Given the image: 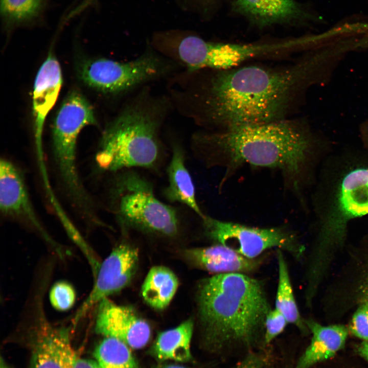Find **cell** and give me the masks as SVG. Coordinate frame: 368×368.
<instances>
[{
	"instance_id": "obj_13",
	"label": "cell",
	"mask_w": 368,
	"mask_h": 368,
	"mask_svg": "<svg viewBox=\"0 0 368 368\" xmlns=\"http://www.w3.org/2000/svg\"><path fill=\"white\" fill-rule=\"evenodd\" d=\"M34 313L32 367L74 368L77 358L68 330L52 326L41 305Z\"/></svg>"
},
{
	"instance_id": "obj_2",
	"label": "cell",
	"mask_w": 368,
	"mask_h": 368,
	"mask_svg": "<svg viewBox=\"0 0 368 368\" xmlns=\"http://www.w3.org/2000/svg\"><path fill=\"white\" fill-rule=\"evenodd\" d=\"M309 145L301 124L285 119L197 132L191 141L194 155L206 167H221L229 171L248 164L275 169L294 186Z\"/></svg>"
},
{
	"instance_id": "obj_7",
	"label": "cell",
	"mask_w": 368,
	"mask_h": 368,
	"mask_svg": "<svg viewBox=\"0 0 368 368\" xmlns=\"http://www.w3.org/2000/svg\"><path fill=\"white\" fill-rule=\"evenodd\" d=\"M177 65L152 49L127 62L106 58L86 59L79 64L78 72L89 87L103 93L118 95L172 74Z\"/></svg>"
},
{
	"instance_id": "obj_4",
	"label": "cell",
	"mask_w": 368,
	"mask_h": 368,
	"mask_svg": "<svg viewBox=\"0 0 368 368\" xmlns=\"http://www.w3.org/2000/svg\"><path fill=\"white\" fill-rule=\"evenodd\" d=\"M169 103L143 91L127 104L103 131L96 155L99 169L112 174L135 168L158 172L165 157L160 132Z\"/></svg>"
},
{
	"instance_id": "obj_26",
	"label": "cell",
	"mask_w": 368,
	"mask_h": 368,
	"mask_svg": "<svg viewBox=\"0 0 368 368\" xmlns=\"http://www.w3.org/2000/svg\"><path fill=\"white\" fill-rule=\"evenodd\" d=\"M288 322L284 315L276 309H271L266 316L265 321V343H268L280 334Z\"/></svg>"
},
{
	"instance_id": "obj_27",
	"label": "cell",
	"mask_w": 368,
	"mask_h": 368,
	"mask_svg": "<svg viewBox=\"0 0 368 368\" xmlns=\"http://www.w3.org/2000/svg\"><path fill=\"white\" fill-rule=\"evenodd\" d=\"M349 330L355 336L368 341V301L361 305L353 314Z\"/></svg>"
},
{
	"instance_id": "obj_11",
	"label": "cell",
	"mask_w": 368,
	"mask_h": 368,
	"mask_svg": "<svg viewBox=\"0 0 368 368\" xmlns=\"http://www.w3.org/2000/svg\"><path fill=\"white\" fill-rule=\"evenodd\" d=\"M138 264L137 249L127 243L117 246L100 263L93 287L75 314V323L103 299L128 286L136 272Z\"/></svg>"
},
{
	"instance_id": "obj_28",
	"label": "cell",
	"mask_w": 368,
	"mask_h": 368,
	"mask_svg": "<svg viewBox=\"0 0 368 368\" xmlns=\"http://www.w3.org/2000/svg\"><path fill=\"white\" fill-rule=\"evenodd\" d=\"M263 360L256 354H251L240 363L236 368H262Z\"/></svg>"
},
{
	"instance_id": "obj_24",
	"label": "cell",
	"mask_w": 368,
	"mask_h": 368,
	"mask_svg": "<svg viewBox=\"0 0 368 368\" xmlns=\"http://www.w3.org/2000/svg\"><path fill=\"white\" fill-rule=\"evenodd\" d=\"M41 0H1L2 12L13 20H23L34 15Z\"/></svg>"
},
{
	"instance_id": "obj_23",
	"label": "cell",
	"mask_w": 368,
	"mask_h": 368,
	"mask_svg": "<svg viewBox=\"0 0 368 368\" xmlns=\"http://www.w3.org/2000/svg\"><path fill=\"white\" fill-rule=\"evenodd\" d=\"M129 348L117 339L105 337L95 350V360L101 368H138Z\"/></svg>"
},
{
	"instance_id": "obj_15",
	"label": "cell",
	"mask_w": 368,
	"mask_h": 368,
	"mask_svg": "<svg viewBox=\"0 0 368 368\" xmlns=\"http://www.w3.org/2000/svg\"><path fill=\"white\" fill-rule=\"evenodd\" d=\"M62 83L60 65L50 53L40 67L34 81L33 110L35 140L37 151H41L44 122L57 99Z\"/></svg>"
},
{
	"instance_id": "obj_29",
	"label": "cell",
	"mask_w": 368,
	"mask_h": 368,
	"mask_svg": "<svg viewBox=\"0 0 368 368\" xmlns=\"http://www.w3.org/2000/svg\"><path fill=\"white\" fill-rule=\"evenodd\" d=\"M74 368H101L96 360L77 358Z\"/></svg>"
},
{
	"instance_id": "obj_20",
	"label": "cell",
	"mask_w": 368,
	"mask_h": 368,
	"mask_svg": "<svg viewBox=\"0 0 368 368\" xmlns=\"http://www.w3.org/2000/svg\"><path fill=\"white\" fill-rule=\"evenodd\" d=\"M193 326V320L189 319L176 328L161 332L152 348L154 355L161 360L185 362L191 359Z\"/></svg>"
},
{
	"instance_id": "obj_30",
	"label": "cell",
	"mask_w": 368,
	"mask_h": 368,
	"mask_svg": "<svg viewBox=\"0 0 368 368\" xmlns=\"http://www.w3.org/2000/svg\"><path fill=\"white\" fill-rule=\"evenodd\" d=\"M358 352L361 356L368 360V341H363L359 345Z\"/></svg>"
},
{
	"instance_id": "obj_31",
	"label": "cell",
	"mask_w": 368,
	"mask_h": 368,
	"mask_svg": "<svg viewBox=\"0 0 368 368\" xmlns=\"http://www.w3.org/2000/svg\"><path fill=\"white\" fill-rule=\"evenodd\" d=\"M156 368H187L185 366L175 365V364H168L159 366Z\"/></svg>"
},
{
	"instance_id": "obj_22",
	"label": "cell",
	"mask_w": 368,
	"mask_h": 368,
	"mask_svg": "<svg viewBox=\"0 0 368 368\" xmlns=\"http://www.w3.org/2000/svg\"><path fill=\"white\" fill-rule=\"evenodd\" d=\"M283 250L277 249L278 282L275 309L281 312L288 324L295 325L303 332L308 327L300 313L293 292L288 268Z\"/></svg>"
},
{
	"instance_id": "obj_9",
	"label": "cell",
	"mask_w": 368,
	"mask_h": 368,
	"mask_svg": "<svg viewBox=\"0 0 368 368\" xmlns=\"http://www.w3.org/2000/svg\"><path fill=\"white\" fill-rule=\"evenodd\" d=\"M201 220L207 237L249 259H257L273 248L299 259L304 250L294 234L282 227H251L219 220L206 215Z\"/></svg>"
},
{
	"instance_id": "obj_33",
	"label": "cell",
	"mask_w": 368,
	"mask_h": 368,
	"mask_svg": "<svg viewBox=\"0 0 368 368\" xmlns=\"http://www.w3.org/2000/svg\"><path fill=\"white\" fill-rule=\"evenodd\" d=\"M365 293H366V295L367 297V301H368V279H367V281L366 282V285Z\"/></svg>"
},
{
	"instance_id": "obj_1",
	"label": "cell",
	"mask_w": 368,
	"mask_h": 368,
	"mask_svg": "<svg viewBox=\"0 0 368 368\" xmlns=\"http://www.w3.org/2000/svg\"><path fill=\"white\" fill-rule=\"evenodd\" d=\"M297 65L217 70L177 90L178 101L197 123L220 129L283 120L304 79Z\"/></svg>"
},
{
	"instance_id": "obj_12",
	"label": "cell",
	"mask_w": 368,
	"mask_h": 368,
	"mask_svg": "<svg viewBox=\"0 0 368 368\" xmlns=\"http://www.w3.org/2000/svg\"><path fill=\"white\" fill-rule=\"evenodd\" d=\"M0 210L5 218L31 228L54 247H59L36 212L22 173L14 163L5 158L0 162Z\"/></svg>"
},
{
	"instance_id": "obj_19",
	"label": "cell",
	"mask_w": 368,
	"mask_h": 368,
	"mask_svg": "<svg viewBox=\"0 0 368 368\" xmlns=\"http://www.w3.org/2000/svg\"><path fill=\"white\" fill-rule=\"evenodd\" d=\"M237 10L261 26L299 19L305 14L294 0H234Z\"/></svg>"
},
{
	"instance_id": "obj_8",
	"label": "cell",
	"mask_w": 368,
	"mask_h": 368,
	"mask_svg": "<svg viewBox=\"0 0 368 368\" xmlns=\"http://www.w3.org/2000/svg\"><path fill=\"white\" fill-rule=\"evenodd\" d=\"M368 214V169L351 171L342 179L336 201L321 228L310 262L325 268L333 249L343 240L348 221Z\"/></svg>"
},
{
	"instance_id": "obj_25",
	"label": "cell",
	"mask_w": 368,
	"mask_h": 368,
	"mask_svg": "<svg viewBox=\"0 0 368 368\" xmlns=\"http://www.w3.org/2000/svg\"><path fill=\"white\" fill-rule=\"evenodd\" d=\"M76 298L74 288L66 281L55 283L49 292L50 303L58 311H64L70 309L74 306Z\"/></svg>"
},
{
	"instance_id": "obj_10",
	"label": "cell",
	"mask_w": 368,
	"mask_h": 368,
	"mask_svg": "<svg viewBox=\"0 0 368 368\" xmlns=\"http://www.w3.org/2000/svg\"><path fill=\"white\" fill-rule=\"evenodd\" d=\"M94 109L80 93L73 91L63 101L52 130L51 159L58 170L70 172L77 167V142L86 126L97 124Z\"/></svg>"
},
{
	"instance_id": "obj_6",
	"label": "cell",
	"mask_w": 368,
	"mask_h": 368,
	"mask_svg": "<svg viewBox=\"0 0 368 368\" xmlns=\"http://www.w3.org/2000/svg\"><path fill=\"white\" fill-rule=\"evenodd\" d=\"M152 45L162 55L185 68L187 72L228 70L259 54V49L254 44L213 42L180 31L156 34Z\"/></svg>"
},
{
	"instance_id": "obj_3",
	"label": "cell",
	"mask_w": 368,
	"mask_h": 368,
	"mask_svg": "<svg viewBox=\"0 0 368 368\" xmlns=\"http://www.w3.org/2000/svg\"><path fill=\"white\" fill-rule=\"evenodd\" d=\"M199 319L206 336L217 341L248 342L272 309L261 282L245 273L214 274L202 280L197 291Z\"/></svg>"
},
{
	"instance_id": "obj_17",
	"label": "cell",
	"mask_w": 368,
	"mask_h": 368,
	"mask_svg": "<svg viewBox=\"0 0 368 368\" xmlns=\"http://www.w3.org/2000/svg\"><path fill=\"white\" fill-rule=\"evenodd\" d=\"M168 185L164 189V197L170 202L185 205L201 219L203 213L196 197L195 186L186 165L183 147L177 142L172 145V155L166 169Z\"/></svg>"
},
{
	"instance_id": "obj_5",
	"label": "cell",
	"mask_w": 368,
	"mask_h": 368,
	"mask_svg": "<svg viewBox=\"0 0 368 368\" xmlns=\"http://www.w3.org/2000/svg\"><path fill=\"white\" fill-rule=\"evenodd\" d=\"M112 174L109 208L122 228L170 238L178 235L181 227L179 212L156 197L149 180L135 169Z\"/></svg>"
},
{
	"instance_id": "obj_18",
	"label": "cell",
	"mask_w": 368,
	"mask_h": 368,
	"mask_svg": "<svg viewBox=\"0 0 368 368\" xmlns=\"http://www.w3.org/2000/svg\"><path fill=\"white\" fill-rule=\"evenodd\" d=\"M305 323L312 333V338L296 368H309L331 358L344 346L348 336V329L342 325L325 326L311 319Z\"/></svg>"
},
{
	"instance_id": "obj_32",
	"label": "cell",
	"mask_w": 368,
	"mask_h": 368,
	"mask_svg": "<svg viewBox=\"0 0 368 368\" xmlns=\"http://www.w3.org/2000/svg\"><path fill=\"white\" fill-rule=\"evenodd\" d=\"M0 368H12L3 359L0 360Z\"/></svg>"
},
{
	"instance_id": "obj_21",
	"label": "cell",
	"mask_w": 368,
	"mask_h": 368,
	"mask_svg": "<svg viewBox=\"0 0 368 368\" xmlns=\"http://www.w3.org/2000/svg\"><path fill=\"white\" fill-rule=\"evenodd\" d=\"M178 286L174 273L163 266L152 267L142 286L144 300L152 308L163 310L171 302Z\"/></svg>"
},
{
	"instance_id": "obj_16",
	"label": "cell",
	"mask_w": 368,
	"mask_h": 368,
	"mask_svg": "<svg viewBox=\"0 0 368 368\" xmlns=\"http://www.w3.org/2000/svg\"><path fill=\"white\" fill-rule=\"evenodd\" d=\"M183 254L186 259L194 266L215 274H247L256 270L261 262L258 258H246L218 243L207 247L187 249Z\"/></svg>"
},
{
	"instance_id": "obj_14",
	"label": "cell",
	"mask_w": 368,
	"mask_h": 368,
	"mask_svg": "<svg viewBox=\"0 0 368 368\" xmlns=\"http://www.w3.org/2000/svg\"><path fill=\"white\" fill-rule=\"evenodd\" d=\"M97 305L95 331L98 334L117 339L133 349L147 343L151 336L150 326L133 309L118 305L108 297Z\"/></svg>"
}]
</instances>
